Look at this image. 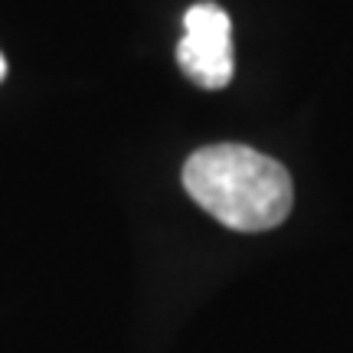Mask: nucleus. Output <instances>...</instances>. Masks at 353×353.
I'll use <instances>...</instances> for the list:
<instances>
[{
    "label": "nucleus",
    "mask_w": 353,
    "mask_h": 353,
    "mask_svg": "<svg viewBox=\"0 0 353 353\" xmlns=\"http://www.w3.org/2000/svg\"><path fill=\"white\" fill-rule=\"evenodd\" d=\"M183 187L210 216L236 232H265L285 223L294 187L275 157L245 144H210L190 154Z\"/></svg>",
    "instance_id": "1"
},
{
    "label": "nucleus",
    "mask_w": 353,
    "mask_h": 353,
    "mask_svg": "<svg viewBox=\"0 0 353 353\" xmlns=\"http://www.w3.org/2000/svg\"><path fill=\"white\" fill-rule=\"evenodd\" d=\"M176 63L200 88H226L236 72L232 20L219 3H193L183 13V37L176 43Z\"/></svg>",
    "instance_id": "2"
},
{
    "label": "nucleus",
    "mask_w": 353,
    "mask_h": 353,
    "mask_svg": "<svg viewBox=\"0 0 353 353\" xmlns=\"http://www.w3.org/2000/svg\"><path fill=\"white\" fill-rule=\"evenodd\" d=\"M3 76H7V63H3V56H0V82H3Z\"/></svg>",
    "instance_id": "3"
}]
</instances>
